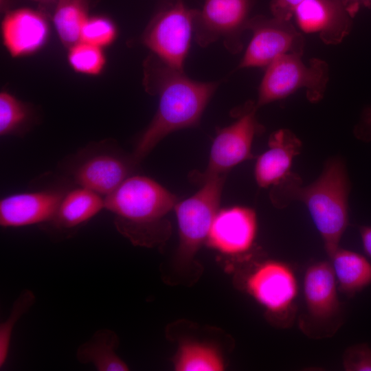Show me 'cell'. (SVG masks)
Masks as SVG:
<instances>
[{
    "label": "cell",
    "instance_id": "6da1fadb",
    "mask_svg": "<svg viewBox=\"0 0 371 371\" xmlns=\"http://www.w3.org/2000/svg\"><path fill=\"white\" fill-rule=\"evenodd\" d=\"M143 85L157 95V111L139 137L133 159L138 163L167 135L199 125L202 114L220 82H201L188 78L153 54L143 63Z\"/></svg>",
    "mask_w": 371,
    "mask_h": 371
},
{
    "label": "cell",
    "instance_id": "7a4b0ae2",
    "mask_svg": "<svg viewBox=\"0 0 371 371\" xmlns=\"http://www.w3.org/2000/svg\"><path fill=\"white\" fill-rule=\"evenodd\" d=\"M292 173L273 187L271 197L278 207L289 201H302L306 206L330 258L339 247L341 238L348 225V196L350 183L344 162L330 159L319 178L307 186Z\"/></svg>",
    "mask_w": 371,
    "mask_h": 371
},
{
    "label": "cell",
    "instance_id": "3957f363",
    "mask_svg": "<svg viewBox=\"0 0 371 371\" xmlns=\"http://www.w3.org/2000/svg\"><path fill=\"white\" fill-rule=\"evenodd\" d=\"M177 196L155 180L140 175L127 177L104 198V208L116 215L118 231L154 226L175 207Z\"/></svg>",
    "mask_w": 371,
    "mask_h": 371
},
{
    "label": "cell",
    "instance_id": "277c9868",
    "mask_svg": "<svg viewBox=\"0 0 371 371\" xmlns=\"http://www.w3.org/2000/svg\"><path fill=\"white\" fill-rule=\"evenodd\" d=\"M302 55H284L267 67L258 89V109L283 99L304 89L311 102L319 101L324 95L329 78L328 64L319 58H312L308 63Z\"/></svg>",
    "mask_w": 371,
    "mask_h": 371
},
{
    "label": "cell",
    "instance_id": "5b68a950",
    "mask_svg": "<svg viewBox=\"0 0 371 371\" xmlns=\"http://www.w3.org/2000/svg\"><path fill=\"white\" fill-rule=\"evenodd\" d=\"M196 11L183 0H159L156 11L142 34V43L169 66L184 71Z\"/></svg>",
    "mask_w": 371,
    "mask_h": 371
},
{
    "label": "cell",
    "instance_id": "8992f818",
    "mask_svg": "<svg viewBox=\"0 0 371 371\" xmlns=\"http://www.w3.org/2000/svg\"><path fill=\"white\" fill-rule=\"evenodd\" d=\"M224 176L207 179L192 196L177 203L175 210L179 233L178 258L190 262L206 242L218 212Z\"/></svg>",
    "mask_w": 371,
    "mask_h": 371
},
{
    "label": "cell",
    "instance_id": "52a82bcc",
    "mask_svg": "<svg viewBox=\"0 0 371 371\" xmlns=\"http://www.w3.org/2000/svg\"><path fill=\"white\" fill-rule=\"evenodd\" d=\"M256 0H204L194 21V39L202 47L222 40L232 54L243 48V34L247 30L250 12Z\"/></svg>",
    "mask_w": 371,
    "mask_h": 371
},
{
    "label": "cell",
    "instance_id": "ba28073f",
    "mask_svg": "<svg viewBox=\"0 0 371 371\" xmlns=\"http://www.w3.org/2000/svg\"><path fill=\"white\" fill-rule=\"evenodd\" d=\"M258 107L249 102L236 112V120L218 128L212 144L206 170L199 175L204 182L208 179L224 176L237 164L253 158L251 146L256 135L264 128L256 117Z\"/></svg>",
    "mask_w": 371,
    "mask_h": 371
},
{
    "label": "cell",
    "instance_id": "9c48e42d",
    "mask_svg": "<svg viewBox=\"0 0 371 371\" xmlns=\"http://www.w3.org/2000/svg\"><path fill=\"white\" fill-rule=\"evenodd\" d=\"M247 30L252 38L237 69L267 67L284 55L304 53V38L291 21L256 15Z\"/></svg>",
    "mask_w": 371,
    "mask_h": 371
},
{
    "label": "cell",
    "instance_id": "30bf717a",
    "mask_svg": "<svg viewBox=\"0 0 371 371\" xmlns=\"http://www.w3.org/2000/svg\"><path fill=\"white\" fill-rule=\"evenodd\" d=\"M245 285L247 293L268 314L280 319L291 316L298 284L289 265L276 260L263 261L249 273Z\"/></svg>",
    "mask_w": 371,
    "mask_h": 371
},
{
    "label": "cell",
    "instance_id": "8fae6325",
    "mask_svg": "<svg viewBox=\"0 0 371 371\" xmlns=\"http://www.w3.org/2000/svg\"><path fill=\"white\" fill-rule=\"evenodd\" d=\"M258 231L255 211L234 206L219 210L212 222L205 243L225 255L238 256L254 245Z\"/></svg>",
    "mask_w": 371,
    "mask_h": 371
},
{
    "label": "cell",
    "instance_id": "7c38bea8",
    "mask_svg": "<svg viewBox=\"0 0 371 371\" xmlns=\"http://www.w3.org/2000/svg\"><path fill=\"white\" fill-rule=\"evenodd\" d=\"M294 16L301 31L318 34L327 45L340 43L352 26V17L344 0H304L297 8Z\"/></svg>",
    "mask_w": 371,
    "mask_h": 371
},
{
    "label": "cell",
    "instance_id": "4fadbf2b",
    "mask_svg": "<svg viewBox=\"0 0 371 371\" xmlns=\"http://www.w3.org/2000/svg\"><path fill=\"white\" fill-rule=\"evenodd\" d=\"M49 25L44 14L30 8L8 12L1 23L4 47L13 58L29 56L39 51L47 43Z\"/></svg>",
    "mask_w": 371,
    "mask_h": 371
},
{
    "label": "cell",
    "instance_id": "5bb4252c",
    "mask_svg": "<svg viewBox=\"0 0 371 371\" xmlns=\"http://www.w3.org/2000/svg\"><path fill=\"white\" fill-rule=\"evenodd\" d=\"M131 163L135 162H129L116 153L98 150L82 157L71 173L80 187L106 196L129 177Z\"/></svg>",
    "mask_w": 371,
    "mask_h": 371
},
{
    "label": "cell",
    "instance_id": "9a60e30c",
    "mask_svg": "<svg viewBox=\"0 0 371 371\" xmlns=\"http://www.w3.org/2000/svg\"><path fill=\"white\" fill-rule=\"evenodd\" d=\"M65 194L54 190L18 193L0 201V225L17 227L50 222Z\"/></svg>",
    "mask_w": 371,
    "mask_h": 371
},
{
    "label": "cell",
    "instance_id": "2e32d148",
    "mask_svg": "<svg viewBox=\"0 0 371 371\" xmlns=\"http://www.w3.org/2000/svg\"><path fill=\"white\" fill-rule=\"evenodd\" d=\"M268 145L269 148L257 158L254 168L255 179L260 188L274 187L289 177L293 158L302 148L301 141L288 129L272 133Z\"/></svg>",
    "mask_w": 371,
    "mask_h": 371
},
{
    "label": "cell",
    "instance_id": "e0dca14e",
    "mask_svg": "<svg viewBox=\"0 0 371 371\" xmlns=\"http://www.w3.org/2000/svg\"><path fill=\"white\" fill-rule=\"evenodd\" d=\"M338 285L330 262L319 261L306 269L303 293L309 315L318 321L333 318L339 310Z\"/></svg>",
    "mask_w": 371,
    "mask_h": 371
},
{
    "label": "cell",
    "instance_id": "ac0fdd59",
    "mask_svg": "<svg viewBox=\"0 0 371 371\" xmlns=\"http://www.w3.org/2000/svg\"><path fill=\"white\" fill-rule=\"evenodd\" d=\"M329 258L341 293L353 296L371 285V261L366 256L339 247Z\"/></svg>",
    "mask_w": 371,
    "mask_h": 371
},
{
    "label": "cell",
    "instance_id": "d6986e66",
    "mask_svg": "<svg viewBox=\"0 0 371 371\" xmlns=\"http://www.w3.org/2000/svg\"><path fill=\"white\" fill-rule=\"evenodd\" d=\"M103 208L104 199L100 194L80 186L64 195L54 218L49 223L59 229L74 228Z\"/></svg>",
    "mask_w": 371,
    "mask_h": 371
},
{
    "label": "cell",
    "instance_id": "ffe728a7",
    "mask_svg": "<svg viewBox=\"0 0 371 371\" xmlns=\"http://www.w3.org/2000/svg\"><path fill=\"white\" fill-rule=\"evenodd\" d=\"M119 342L114 331L100 329L78 346L76 357L81 363L93 364L98 371L128 370L127 364L115 352Z\"/></svg>",
    "mask_w": 371,
    "mask_h": 371
},
{
    "label": "cell",
    "instance_id": "44dd1931",
    "mask_svg": "<svg viewBox=\"0 0 371 371\" xmlns=\"http://www.w3.org/2000/svg\"><path fill=\"white\" fill-rule=\"evenodd\" d=\"M89 16L87 0H58L53 23L61 43L69 48L80 41L82 27Z\"/></svg>",
    "mask_w": 371,
    "mask_h": 371
},
{
    "label": "cell",
    "instance_id": "7402d4cb",
    "mask_svg": "<svg viewBox=\"0 0 371 371\" xmlns=\"http://www.w3.org/2000/svg\"><path fill=\"white\" fill-rule=\"evenodd\" d=\"M177 371H222L225 363L221 352L212 344L195 341H183L174 359Z\"/></svg>",
    "mask_w": 371,
    "mask_h": 371
},
{
    "label": "cell",
    "instance_id": "603a6c76",
    "mask_svg": "<svg viewBox=\"0 0 371 371\" xmlns=\"http://www.w3.org/2000/svg\"><path fill=\"white\" fill-rule=\"evenodd\" d=\"M67 59L75 71L89 76L100 74L106 63L102 47L82 41L69 48Z\"/></svg>",
    "mask_w": 371,
    "mask_h": 371
},
{
    "label": "cell",
    "instance_id": "cb8c5ba5",
    "mask_svg": "<svg viewBox=\"0 0 371 371\" xmlns=\"http://www.w3.org/2000/svg\"><path fill=\"white\" fill-rule=\"evenodd\" d=\"M30 107L7 91L0 93V135L19 132L30 118Z\"/></svg>",
    "mask_w": 371,
    "mask_h": 371
},
{
    "label": "cell",
    "instance_id": "d4e9b609",
    "mask_svg": "<svg viewBox=\"0 0 371 371\" xmlns=\"http://www.w3.org/2000/svg\"><path fill=\"white\" fill-rule=\"evenodd\" d=\"M36 302V295L29 289L22 291L14 300L8 318L0 324V368L8 359L14 328L21 317Z\"/></svg>",
    "mask_w": 371,
    "mask_h": 371
},
{
    "label": "cell",
    "instance_id": "484cf974",
    "mask_svg": "<svg viewBox=\"0 0 371 371\" xmlns=\"http://www.w3.org/2000/svg\"><path fill=\"white\" fill-rule=\"evenodd\" d=\"M117 36V27L111 19L93 16H89L85 23L80 41L103 48L111 45Z\"/></svg>",
    "mask_w": 371,
    "mask_h": 371
},
{
    "label": "cell",
    "instance_id": "4316f807",
    "mask_svg": "<svg viewBox=\"0 0 371 371\" xmlns=\"http://www.w3.org/2000/svg\"><path fill=\"white\" fill-rule=\"evenodd\" d=\"M342 363L346 371H371V348L366 344L348 347L344 354Z\"/></svg>",
    "mask_w": 371,
    "mask_h": 371
},
{
    "label": "cell",
    "instance_id": "83f0119b",
    "mask_svg": "<svg viewBox=\"0 0 371 371\" xmlns=\"http://www.w3.org/2000/svg\"><path fill=\"white\" fill-rule=\"evenodd\" d=\"M304 0H271L270 10L272 16L286 21H291L297 8Z\"/></svg>",
    "mask_w": 371,
    "mask_h": 371
},
{
    "label": "cell",
    "instance_id": "f1b7e54d",
    "mask_svg": "<svg viewBox=\"0 0 371 371\" xmlns=\"http://www.w3.org/2000/svg\"><path fill=\"white\" fill-rule=\"evenodd\" d=\"M361 139H371V107L366 109L363 113L361 129L357 131Z\"/></svg>",
    "mask_w": 371,
    "mask_h": 371
},
{
    "label": "cell",
    "instance_id": "f546056e",
    "mask_svg": "<svg viewBox=\"0 0 371 371\" xmlns=\"http://www.w3.org/2000/svg\"><path fill=\"white\" fill-rule=\"evenodd\" d=\"M347 11L354 18L363 8H371V0H344Z\"/></svg>",
    "mask_w": 371,
    "mask_h": 371
},
{
    "label": "cell",
    "instance_id": "4dcf8cb0",
    "mask_svg": "<svg viewBox=\"0 0 371 371\" xmlns=\"http://www.w3.org/2000/svg\"><path fill=\"white\" fill-rule=\"evenodd\" d=\"M363 249L371 258V226L361 225L359 227Z\"/></svg>",
    "mask_w": 371,
    "mask_h": 371
},
{
    "label": "cell",
    "instance_id": "1f68e13d",
    "mask_svg": "<svg viewBox=\"0 0 371 371\" xmlns=\"http://www.w3.org/2000/svg\"><path fill=\"white\" fill-rule=\"evenodd\" d=\"M32 1H34L36 2H38L43 5H50V4L56 5V3H57L58 0H32Z\"/></svg>",
    "mask_w": 371,
    "mask_h": 371
}]
</instances>
